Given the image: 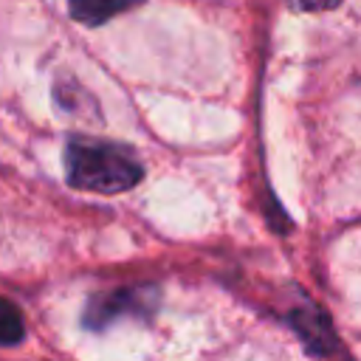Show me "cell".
<instances>
[{"label":"cell","mask_w":361,"mask_h":361,"mask_svg":"<svg viewBox=\"0 0 361 361\" xmlns=\"http://www.w3.org/2000/svg\"><path fill=\"white\" fill-rule=\"evenodd\" d=\"M65 175L73 189L96 195H118L144 178V166L118 144L71 138L65 144Z\"/></svg>","instance_id":"1"},{"label":"cell","mask_w":361,"mask_h":361,"mask_svg":"<svg viewBox=\"0 0 361 361\" xmlns=\"http://www.w3.org/2000/svg\"><path fill=\"white\" fill-rule=\"evenodd\" d=\"M144 0H68V11L76 23L82 25H104L110 17L133 8V6H141Z\"/></svg>","instance_id":"2"},{"label":"cell","mask_w":361,"mask_h":361,"mask_svg":"<svg viewBox=\"0 0 361 361\" xmlns=\"http://www.w3.org/2000/svg\"><path fill=\"white\" fill-rule=\"evenodd\" d=\"M20 338H23V316L8 299H0V347H11Z\"/></svg>","instance_id":"3"},{"label":"cell","mask_w":361,"mask_h":361,"mask_svg":"<svg viewBox=\"0 0 361 361\" xmlns=\"http://www.w3.org/2000/svg\"><path fill=\"white\" fill-rule=\"evenodd\" d=\"M341 0H296V6L305 8V11H324V8H333Z\"/></svg>","instance_id":"4"}]
</instances>
